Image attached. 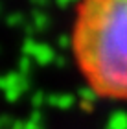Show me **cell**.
<instances>
[{"mask_svg":"<svg viewBox=\"0 0 127 129\" xmlns=\"http://www.w3.org/2000/svg\"><path fill=\"white\" fill-rule=\"evenodd\" d=\"M70 48L96 96L127 102V0H79Z\"/></svg>","mask_w":127,"mask_h":129,"instance_id":"obj_1","label":"cell"}]
</instances>
